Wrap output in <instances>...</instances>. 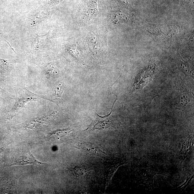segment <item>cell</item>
Returning <instances> with one entry per match:
<instances>
[{
	"instance_id": "obj_1",
	"label": "cell",
	"mask_w": 194,
	"mask_h": 194,
	"mask_svg": "<svg viewBox=\"0 0 194 194\" xmlns=\"http://www.w3.org/2000/svg\"><path fill=\"white\" fill-rule=\"evenodd\" d=\"M17 99L14 106L13 111L16 112L20 109L24 107V106L27 102L34 101L38 99H44L48 100L44 96L34 94L24 89L18 93L17 95Z\"/></svg>"
},
{
	"instance_id": "obj_2",
	"label": "cell",
	"mask_w": 194,
	"mask_h": 194,
	"mask_svg": "<svg viewBox=\"0 0 194 194\" xmlns=\"http://www.w3.org/2000/svg\"><path fill=\"white\" fill-rule=\"evenodd\" d=\"M177 97L176 106L178 109L184 111L192 105V95L190 93L186 90L183 88L181 89Z\"/></svg>"
},
{
	"instance_id": "obj_3",
	"label": "cell",
	"mask_w": 194,
	"mask_h": 194,
	"mask_svg": "<svg viewBox=\"0 0 194 194\" xmlns=\"http://www.w3.org/2000/svg\"><path fill=\"white\" fill-rule=\"evenodd\" d=\"M78 145L82 150L90 154L101 157L102 158H105L107 157V154L101 148L93 145L87 143L82 142L79 143Z\"/></svg>"
},
{
	"instance_id": "obj_4",
	"label": "cell",
	"mask_w": 194,
	"mask_h": 194,
	"mask_svg": "<svg viewBox=\"0 0 194 194\" xmlns=\"http://www.w3.org/2000/svg\"><path fill=\"white\" fill-rule=\"evenodd\" d=\"M108 116L104 117L100 116L101 118L96 120L86 130H104L111 127L112 125V122L108 119Z\"/></svg>"
},
{
	"instance_id": "obj_5",
	"label": "cell",
	"mask_w": 194,
	"mask_h": 194,
	"mask_svg": "<svg viewBox=\"0 0 194 194\" xmlns=\"http://www.w3.org/2000/svg\"><path fill=\"white\" fill-rule=\"evenodd\" d=\"M58 115L57 112L50 114L47 116H43V117L37 118V119L31 120L26 124L25 127L28 128H33L35 127L36 125L44 123L47 122L50 119H53Z\"/></svg>"
},
{
	"instance_id": "obj_6",
	"label": "cell",
	"mask_w": 194,
	"mask_h": 194,
	"mask_svg": "<svg viewBox=\"0 0 194 194\" xmlns=\"http://www.w3.org/2000/svg\"><path fill=\"white\" fill-rule=\"evenodd\" d=\"M87 13L90 19H93L99 14L97 0H89L87 5Z\"/></svg>"
},
{
	"instance_id": "obj_7",
	"label": "cell",
	"mask_w": 194,
	"mask_h": 194,
	"mask_svg": "<svg viewBox=\"0 0 194 194\" xmlns=\"http://www.w3.org/2000/svg\"><path fill=\"white\" fill-rule=\"evenodd\" d=\"M125 16L120 11L112 12L109 20L114 23H118L126 20L127 17Z\"/></svg>"
},
{
	"instance_id": "obj_8",
	"label": "cell",
	"mask_w": 194,
	"mask_h": 194,
	"mask_svg": "<svg viewBox=\"0 0 194 194\" xmlns=\"http://www.w3.org/2000/svg\"><path fill=\"white\" fill-rule=\"evenodd\" d=\"M125 164L123 162L120 161V162L116 163L111 167L109 169V172L108 173V176L106 180V187L107 188L109 185V183L111 182L112 177L117 170L118 169L120 166Z\"/></svg>"
},
{
	"instance_id": "obj_9",
	"label": "cell",
	"mask_w": 194,
	"mask_h": 194,
	"mask_svg": "<svg viewBox=\"0 0 194 194\" xmlns=\"http://www.w3.org/2000/svg\"><path fill=\"white\" fill-rule=\"evenodd\" d=\"M69 52L77 60H80L81 62H83L82 58L81 55L77 49L76 45H73V46H71V47L69 48Z\"/></svg>"
},
{
	"instance_id": "obj_10",
	"label": "cell",
	"mask_w": 194,
	"mask_h": 194,
	"mask_svg": "<svg viewBox=\"0 0 194 194\" xmlns=\"http://www.w3.org/2000/svg\"><path fill=\"white\" fill-rule=\"evenodd\" d=\"M64 91V90L63 89L62 85L59 84L57 86L55 90L54 97L56 98V101H57L62 97V95Z\"/></svg>"
},
{
	"instance_id": "obj_11",
	"label": "cell",
	"mask_w": 194,
	"mask_h": 194,
	"mask_svg": "<svg viewBox=\"0 0 194 194\" xmlns=\"http://www.w3.org/2000/svg\"><path fill=\"white\" fill-rule=\"evenodd\" d=\"M72 130L71 129H66L58 130H55L52 133V135H56L57 136L63 137L70 133Z\"/></svg>"
},
{
	"instance_id": "obj_12",
	"label": "cell",
	"mask_w": 194,
	"mask_h": 194,
	"mask_svg": "<svg viewBox=\"0 0 194 194\" xmlns=\"http://www.w3.org/2000/svg\"><path fill=\"white\" fill-rule=\"evenodd\" d=\"M73 172L75 174L78 176H82L86 174V170L83 167H76L73 169Z\"/></svg>"
},
{
	"instance_id": "obj_13",
	"label": "cell",
	"mask_w": 194,
	"mask_h": 194,
	"mask_svg": "<svg viewBox=\"0 0 194 194\" xmlns=\"http://www.w3.org/2000/svg\"><path fill=\"white\" fill-rule=\"evenodd\" d=\"M64 1V0H52V1L51 2V3H52L53 5H57L59 3L61 2Z\"/></svg>"
},
{
	"instance_id": "obj_14",
	"label": "cell",
	"mask_w": 194,
	"mask_h": 194,
	"mask_svg": "<svg viewBox=\"0 0 194 194\" xmlns=\"http://www.w3.org/2000/svg\"><path fill=\"white\" fill-rule=\"evenodd\" d=\"M120 2H121V3L123 4L124 5H126V4H128V1L127 0H119Z\"/></svg>"
}]
</instances>
